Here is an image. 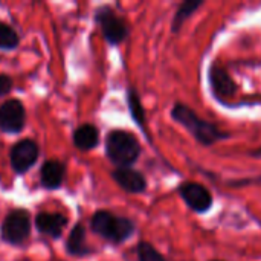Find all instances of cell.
Instances as JSON below:
<instances>
[{"label":"cell","instance_id":"cell-1","mask_svg":"<svg viewBox=\"0 0 261 261\" xmlns=\"http://www.w3.org/2000/svg\"><path fill=\"white\" fill-rule=\"evenodd\" d=\"M171 118L173 121L180 124L187 132H190L191 136L203 147H213L214 144L229 138V135L220 130L216 124L202 119L191 107L182 102H176L173 106Z\"/></svg>","mask_w":261,"mask_h":261},{"label":"cell","instance_id":"cell-2","mask_svg":"<svg viewBox=\"0 0 261 261\" xmlns=\"http://www.w3.org/2000/svg\"><path fill=\"white\" fill-rule=\"evenodd\" d=\"M104 150L107 159L116 168H132L141 156V144L138 138L127 130L115 128L106 136Z\"/></svg>","mask_w":261,"mask_h":261},{"label":"cell","instance_id":"cell-3","mask_svg":"<svg viewBox=\"0 0 261 261\" xmlns=\"http://www.w3.org/2000/svg\"><path fill=\"white\" fill-rule=\"evenodd\" d=\"M90 229L112 245H122L136 232V225L128 217L99 210L90 219Z\"/></svg>","mask_w":261,"mask_h":261},{"label":"cell","instance_id":"cell-4","mask_svg":"<svg viewBox=\"0 0 261 261\" xmlns=\"http://www.w3.org/2000/svg\"><path fill=\"white\" fill-rule=\"evenodd\" d=\"M32 217L24 208L11 210L0 225V240L9 246H21L31 236Z\"/></svg>","mask_w":261,"mask_h":261},{"label":"cell","instance_id":"cell-5","mask_svg":"<svg viewBox=\"0 0 261 261\" xmlns=\"http://www.w3.org/2000/svg\"><path fill=\"white\" fill-rule=\"evenodd\" d=\"M95 23L99 26L104 40L110 46H118L124 43L130 34V28L127 21L116 14V11L110 5H101L95 9L93 14Z\"/></svg>","mask_w":261,"mask_h":261},{"label":"cell","instance_id":"cell-6","mask_svg":"<svg viewBox=\"0 0 261 261\" xmlns=\"http://www.w3.org/2000/svg\"><path fill=\"white\" fill-rule=\"evenodd\" d=\"M40 147L34 139L24 138L17 141L9 150V164L17 176L26 174L38 161Z\"/></svg>","mask_w":261,"mask_h":261},{"label":"cell","instance_id":"cell-7","mask_svg":"<svg viewBox=\"0 0 261 261\" xmlns=\"http://www.w3.org/2000/svg\"><path fill=\"white\" fill-rule=\"evenodd\" d=\"M26 125V109L17 98L0 104V132L5 135H18Z\"/></svg>","mask_w":261,"mask_h":261},{"label":"cell","instance_id":"cell-8","mask_svg":"<svg viewBox=\"0 0 261 261\" xmlns=\"http://www.w3.org/2000/svg\"><path fill=\"white\" fill-rule=\"evenodd\" d=\"M177 193L182 197V200L188 205V208L199 214L208 213L214 202L210 190L197 182H184L177 188Z\"/></svg>","mask_w":261,"mask_h":261},{"label":"cell","instance_id":"cell-9","mask_svg":"<svg viewBox=\"0 0 261 261\" xmlns=\"http://www.w3.org/2000/svg\"><path fill=\"white\" fill-rule=\"evenodd\" d=\"M34 223H35V229L41 236H46V237H49L52 240H58L63 236V231L67 226L69 220L61 213L41 211V213H38L35 216Z\"/></svg>","mask_w":261,"mask_h":261},{"label":"cell","instance_id":"cell-10","mask_svg":"<svg viewBox=\"0 0 261 261\" xmlns=\"http://www.w3.org/2000/svg\"><path fill=\"white\" fill-rule=\"evenodd\" d=\"M210 84L214 96L219 101L228 99L234 96V93L237 92V84L234 83L232 76L226 72L225 67H222L217 63L211 64L210 67Z\"/></svg>","mask_w":261,"mask_h":261},{"label":"cell","instance_id":"cell-11","mask_svg":"<svg viewBox=\"0 0 261 261\" xmlns=\"http://www.w3.org/2000/svg\"><path fill=\"white\" fill-rule=\"evenodd\" d=\"M112 179L128 194H142L148 187L147 177L135 168H115Z\"/></svg>","mask_w":261,"mask_h":261},{"label":"cell","instance_id":"cell-12","mask_svg":"<svg viewBox=\"0 0 261 261\" xmlns=\"http://www.w3.org/2000/svg\"><path fill=\"white\" fill-rule=\"evenodd\" d=\"M66 177V164L57 159H47L40 168V184L44 190L55 191L63 187Z\"/></svg>","mask_w":261,"mask_h":261},{"label":"cell","instance_id":"cell-13","mask_svg":"<svg viewBox=\"0 0 261 261\" xmlns=\"http://www.w3.org/2000/svg\"><path fill=\"white\" fill-rule=\"evenodd\" d=\"M86 226L83 223H75L72 231L69 232L67 236V240H66V252L69 257H73V258H84V257H89L92 255L95 251L92 248H89L87 245V240H86Z\"/></svg>","mask_w":261,"mask_h":261},{"label":"cell","instance_id":"cell-14","mask_svg":"<svg viewBox=\"0 0 261 261\" xmlns=\"http://www.w3.org/2000/svg\"><path fill=\"white\" fill-rule=\"evenodd\" d=\"M73 147L81 151H90L99 145V130L93 124H81L72 133Z\"/></svg>","mask_w":261,"mask_h":261},{"label":"cell","instance_id":"cell-15","mask_svg":"<svg viewBox=\"0 0 261 261\" xmlns=\"http://www.w3.org/2000/svg\"><path fill=\"white\" fill-rule=\"evenodd\" d=\"M127 106H128L132 119L147 135V118H145L144 106H142L141 96H139V93H138V90L135 87H128L127 89Z\"/></svg>","mask_w":261,"mask_h":261},{"label":"cell","instance_id":"cell-16","mask_svg":"<svg viewBox=\"0 0 261 261\" xmlns=\"http://www.w3.org/2000/svg\"><path fill=\"white\" fill-rule=\"evenodd\" d=\"M203 5L202 0H185L179 5L176 14H174V18H173V23H171V32L176 34L180 31V28L184 26V23Z\"/></svg>","mask_w":261,"mask_h":261},{"label":"cell","instance_id":"cell-17","mask_svg":"<svg viewBox=\"0 0 261 261\" xmlns=\"http://www.w3.org/2000/svg\"><path fill=\"white\" fill-rule=\"evenodd\" d=\"M18 46H20L18 32L6 21L0 20V50L9 52L17 49Z\"/></svg>","mask_w":261,"mask_h":261},{"label":"cell","instance_id":"cell-18","mask_svg":"<svg viewBox=\"0 0 261 261\" xmlns=\"http://www.w3.org/2000/svg\"><path fill=\"white\" fill-rule=\"evenodd\" d=\"M138 261H167L165 257L148 242H139L136 246Z\"/></svg>","mask_w":261,"mask_h":261},{"label":"cell","instance_id":"cell-19","mask_svg":"<svg viewBox=\"0 0 261 261\" xmlns=\"http://www.w3.org/2000/svg\"><path fill=\"white\" fill-rule=\"evenodd\" d=\"M12 87H14L12 78L9 75H6V73H0V98L9 95Z\"/></svg>","mask_w":261,"mask_h":261},{"label":"cell","instance_id":"cell-20","mask_svg":"<svg viewBox=\"0 0 261 261\" xmlns=\"http://www.w3.org/2000/svg\"><path fill=\"white\" fill-rule=\"evenodd\" d=\"M213 261H222V260H213Z\"/></svg>","mask_w":261,"mask_h":261}]
</instances>
